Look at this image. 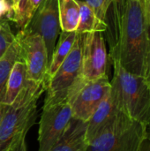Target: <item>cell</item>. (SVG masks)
<instances>
[{"instance_id": "24", "label": "cell", "mask_w": 150, "mask_h": 151, "mask_svg": "<svg viewBox=\"0 0 150 151\" xmlns=\"http://www.w3.org/2000/svg\"><path fill=\"white\" fill-rule=\"evenodd\" d=\"M139 151H150V135L146 134L140 146Z\"/></svg>"}, {"instance_id": "10", "label": "cell", "mask_w": 150, "mask_h": 151, "mask_svg": "<svg viewBox=\"0 0 150 151\" xmlns=\"http://www.w3.org/2000/svg\"><path fill=\"white\" fill-rule=\"evenodd\" d=\"M110 91L111 81L108 75L85 81L68 100L72 107V118L87 122Z\"/></svg>"}, {"instance_id": "8", "label": "cell", "mask_w": 150, "mask_h": 151, "mask_svg": "<svg viewBox=\"0 0 150 151\" xmlns=\"http://www.w3.org/2000/svg\"><path fill=\"white\" fill-rule=\"evenodd\" d=\"M23 30L36 33L42 37L50 65L56 46V41L61 30L58 0H42Z\"/></svg>"}, {"instance_id": "1", "label": "cell", "mask_w": 150, "mask_h": 151, "mask_svg": "<svg viewBox=\"0 0 150 151\" xmlns=\"http://www.w3.org/2000/svg\"><path fill=\"white\" fill-rule=\"evenodd\" d=\"M110 29V58L127 72L143 76L149 30L141 0H114Z\"/></svg>"}, {"instance_id": "19", "label": "cell", "mask_w": 150, "mask_h": 151, "mask_svg": "<svg viewBox=\"0 0 150 151\" xmlns=\"http://www.w3.org/2000/svg\"><path fill=\"white\" fill-rule=\"evenodd\" d=\"M87 3L95 12L97 17L103 21H107V13L103 9V0H80Z\"/></svg>"}, {"instance_id": "23", "label": "cell", "mask_w": 150, "mask_h": 151, "mask_svg": "<svg viewBox=\"0 0 150 151\" xmlns=\"http://www.w3.org/2000/svg\"><path fill=\"white\" fill-rule=\"evenodd\" d=\"M141 3L143 6L146 22H147V25L150 32V0H141Z\"/></svg>"}, {"instance_id": "21", "label": "cell", "mask_w": 150, "mask_h": 151, "mask_svg": "<svg viewBox=\"0 0 150 151\" xmlns=\"http://www.w3.org/2000/svg\"><path fill=\"white\" fill-rule=\"evenodd\" d=\"M142 77L144 78V81H145L150 92V41L148 51H147V55H146V58H145V62H144V70H143Z\"/></svg>"}, {"instance_id": "11", "label": "cell", "mask_w": 150, "mask_h": 151, "mask_svg": "<svg viewBox=\"0 0 150 151\" xmlns=\"http://www.w3.org/2000/svg\"><path fill=\"white\" fill-rule=\"evenodd\" d=\"M86 122L73 119L61 138L49 151H87Z\"/></svg>"}, {"instance_id": "6", "label": "cell", "mask_w": 150, "mask_h": 151, "mask_svg": "<svg viewBox=\"0 0 150 151\" xmlns=\"http://www.w3.org/2000/svg\"><path fill=\"white\" fill-rule=\"evenodd\" d=\"M19 46V59L27 69V80L48 83V56L42 37L27 30H19L15 35Z\"/></svg>"}, {"instance_id": "27", "label": "cell", "mask_w": 150, "mask_h": 151, "mask_svg": "<svg viewBox=\"0 0 150 151\" xmlns=\"http://www.w3.org/2000/svg\"><path fill=\"white\" fill-rule=\"evenodd\" d=\"M6 107H7V105L2 104V103L0 102V122H1L2 117H3V115H4V111H5Z\"/></svg>"}, {"instance_id": "14", "label": "cell", "mask_w": 150, "mask_h": 151, "mask_svg": "<svg viewBox=\"0 0 150 151\" xmlns=\"http://www.w3.org/2000/svg\"><path fill=\"white\" fill-rule=\"evenodd\" d=\"M77 35H78L77 31H72V32L62 31L61 32L57 45L55 46L52 58L49 65L48 73H47L48 81L55 74V73L57 71V69L59 68L63 61L69 55L76 41Z\"/></svg>"}, {"instance_id": "18", "label": "cell", "mask_w": 150, "mask_h": 151, "mask_svg": "<svg viewBox=\"0 0 150 151\" xmlns=\"http://www.w3.org/2000/svg\"><path fill=\"white\" fill-rule=\"evenodd\" d=\"M15 35L12 33L6 19H0V58L14 42Z\"/></svg>"}, {"instance_id": "7", "label": "cell", "mask_w": 150, "mask_h": 151, "mask_svg": "<svg viewBox=\"0 0 150 151\" xmlns=\"http://www.w3.org/2000/svg\"><path fill=\"white\" fill-rule=\"evenodd\" d=\"M72 119L68 102L42 107L38 128V150L49 151L61 138Z\"/></svg>"}, {"instance_id": "12", "label": "cell", "mask_w": 150, "mask_h": 151, "mask_svg": "<svg viewBox=\"0 0 150 151\" xmlns=\"http://www.w3.org/2000/svg\"><path fill=\"white\" fill-rule=\"evenodd\" d=\"M115 112L116 108L113 105L111 94L109 93L86 122V137L88 144L109 124Z\"/></svg>"}, {"instance_id": "15", "label": "cell", "mask_w": 150, "mask_h": 151, "mask_svg": "<svg viewBox=\"0 0 150 151\" xmlns=\"http://www.w3.org/2000/svg\"><path fill=\"white\" fill-rule=\"evenodd\" d=\"M59 23L62 31H76L80 22V4L78 0H58Z\"/></svg>"}, {"instance_id": "13", "label": "cell", "mask_w": 150, "mask_h": 151, "mask_svg": "<svg viewBox=\"0 0 150 151\" xmlns=\"http://www.w3.org/2000/svg\"><path fill=\"white\" fill-rule=\"evenodd\" d=\"M27 82V69L25 64L18 60L7 80L5 91L4 96L1 99V103L5 105H10L16 99L23 87Z\"/></svg>"}, {"instance_id": "20", "label": "cell", "mask_w": 150, "mask_h": 151, "mask_svg": "<svg viewBox=\"0 0 150 151\" xmlns=\"http://www.w3.org/2000/svg\"><path fill=\"white\" fill-rule=\"evenodd\" d=\"M12 9L7 0H0V19L6 18L7 19H11Z\"/></svg>"}, {"instance_id": "29", "label": "cell", "mask_w": 150, "mask_h": 151, "mask_svg": "<svg viewBox=\"0 0 150 151\" xmlns=\"http://www.w3.org/2000/svg\"><path fill=\"white\" fill-rule=\"evenodd\" d=\"M7 2H8V3L10 4V5L11 6V3H12V0H7ZM11 9H12V8H11Z\"/></svg>"}, {"instance_id": "2", "label": "cell", "mask_w": 150, "mask_h": 151, "mask_svg": "<svg viewBox=\"0 0 150 151\" xmlns=\"http://www.w3.org/2000/svg\"><path fill=\"white\" fill-rule=\"evenodd\" d=\"M47 81L27 82L16 99L7 105L0 122V151H9L18 140L27 134L38 114V102L46 91Z\"/></svg>"}, {"instance_id": "22", "label": "cell", "mask_w": 150, "mask_h": 151, "mask_svg": "<svg viewBox=\"0 0 150 151\" xmlns=\"http://www.w3.org/2000/svg\"><path fill=\"white\" fill-rule=\"evenodd\" d=\"M26 138H27V134L22 135L9 151H27Z\"/></svg>"}, {"instance_id": "16", "label": "cell", "mask_w": 150, "mask_h": 151, "mask_svg": "<svg viewBox=\"0 0 150 151\" xmlns=\"http://www.w3.org/2000/svg\"><path fill=\"white\" fill-rule=\"evenodd\" d=\"M80 4V22L77 27L78 34H86L89 32H104L107 30L108 24L100 19L95 11L85 2L78 0Z\"/></svg>"}, {"instance_id": "9", "label": "cell", "mask_w": 150, "mask_h": 151, "mask_svg": "<svg viewBox=\"0 0 150 151\" xmlns=\"http://www.w3.org/2000/svg\"><path fill=\"white\" fill-rule=\"evenodd\" d=\"M108 54L101 32L82 34V62L80 79L90 81L107 75Z\"/></svg>"}, {"instance_id": "5", "label": "cell", "mask_w": 150, "mask_h": 151, "mask_svg": "<svg viewBox=\"0 0 150 151\" xmlns=\"http://www.w3.org/2000/svg\"><path fill=\"white\" fill-rule=\"evenodd\" d=\"M81 62L82 34H78L69 55L48 81L42 107L67 102L69 96L81 84Z\"/></svg>"}, {"instance_id": "17", "label": "cell", "mask_w": 150, "mask_h": 151, "mask_svg": "<svg viewBox=\"0 0 150 151\" xmlns=\"http://www.w3.org/2000/svg\"><path fill=\"white\" fill-rule=\"evenodd\" d=\"M19 59V46L14 40V42L8 47L5 52L0 58V102L4 96L7 80L14 66L16 61Z\"/></svg>"}, {"instance_id": "28", "label": "cell", "mask_w": 150, "mask_h": 151, "mask_svg": "<svg viewBox=\"0 0 150 151\" xmlns=\"http://www.w3.org/2000/svg\"><path fill=\"white\" fill-rule=\"evenodd\" d=\"M147 134L150 135V125L149 127H147Z\"/></svg>"}, {"instance_id": "3", "label": "cell", "mask_w": 150, "mask_h": 151, "mask_svg": "<svg viewBox=\"0 0 150 151\" xmlns=\"http://www.w3.org/2000/svg\"><path fill=\"white\" fill-rule=\"evenodd\" d=\"M114 68L111 81V97L114 107L143 124L150 125V92L144 78L127 72L119 63L111 62Z\"/></svg>"}, {"instance_id": "4", "label": "cell", "mask_w": 150, "mask_h": 151, "mask_svg": "<svg viewBox=\"0 0 150 151\" xmlns=\"http://www.w3.org/2000/svg\"><path fill=\"white\" fill-rule=\"evenodd\" d=\"M147 127L118 111L87 151H139Z\"/></svg>"}, {"instance_id": "26", "label": "cell", "mask_w": 150, "mask_h": 151, "mask_svg": "<svg viewBox=\"0 0 150 151\" xmlns=\"http://www.w3.org/2000/svg\"><path fill=\"white\" fill-rule=\"evenodd\" d=\"M29 1V4L31 5V7L35 11V9L38 7V5L41 4L42 0H28Z\"/></svg>"}, {"instance_id": "25", "label": "cell", "mask_w": 150, "mask_h": 151, "mask_svg": "<svg viewBox=\"0 0 150 151\" xmlns=\"http://www.w3.org/2000/svg\"><path fill=\"white\" fill-rule=\"evenodd\" d=\"M114 2V0H103V9L105 11L106 13H108V11L110 9V7L111 6L112 3Z\"/></svg>"}]
</instances>
